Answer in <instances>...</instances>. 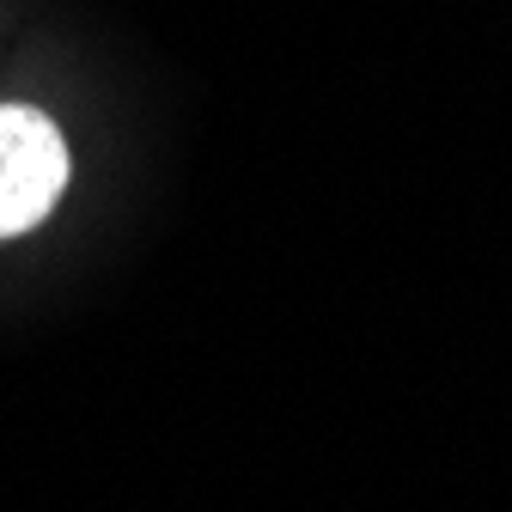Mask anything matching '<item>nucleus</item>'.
I'll use <instances>...</instances> for the list:
<instances>
[{
    "label": "nucleus",
    "instance_id": "obj_1",
    "mask_svg": "<svg viewBox=\"0 0 512 512\" xmlns=\"http://www.w3.org/2000/svg\"><path fill=\"white\" fill-rule=\"evenodd\" d=\"M68 189V141L31 104H0V238L43 226Z\"/></svg>",
    "mask_w": 512,
    "mask_h": 512
}]
</instances>
